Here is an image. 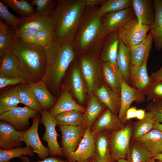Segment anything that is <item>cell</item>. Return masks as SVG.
Returning <instances> with one entry per match:
<instances>
[{"label":"cell","instance_id":"6da1fadb","mask_svg":"<svg viewBox=\"0 0 162 162\" xmlns=\"http://www.w3.org/2000/svg\"><path fill=\"white\" fill-rule=\"evenodd\" d=\"M96 7L86 8L72 43L76 52L98 56L107 34Z\"/></svg>","mask_w":162,"mask_h":162},{"label":"cell","instance_id":"7a4b0ae2","mask_svg":"<svg viewBox=\"0 0 162 162\" xmlns=\"http://www.w3.org/2000/svg\"><path fill=\"white\" fill-rule=\"evenodd\" d=\"M84 0H58L50 14L54 42H72L86 9Z\"/></svg>","mask_w":162,"mask_h":162},{"label":"cell","instance_id":"3957f363","mask_svg":"<svg viewBox=\"0 0 162 162\" xmlns=\"http://www.w3.org/2000/svg\"><path fill=\"white\" fill-rule=\"evenodd\" d=\"M44 48L47 55V63L42 80L52 94L59 91L61 82L74 60L76 52L72 42H54Z\"/></svg>","mask_w":162,"mask_h":162},{"label":"cell","instance_id":"277c9868","mask_svg":"<svg viewBox=\"0 0 162 162\" xmlns=\"http://www.w3.org/2000/svg\"><path fill=\"white\" fill-rule=\"evenodd\" d=\"M12 52L32 78L37 81L42 80L47 63L44 47L25 43L18 37Z\"/></svg>","mask_w":162,"mask_h":162},{"label":"cell","instance_id":"5b68a950","mask_svg":"<svg viewBox=\"0 0 162 162\" xmlns=\"http://www.w3.org/2000/svg\"><path fill=\"white\" fill-rule=\"evenodd\" d=\"M80 56L78 67L86 84L88 92L94 93L103 84L101 83L103 78L98 56L91 55Z\"/></svg>","mask_w":162,"mask_h":162},{"label":"cell","instance_id":"8992f818","mask_svg":"<svg viewBox=\"0 0 162 162\" xmlns=\"http://www.w3.org/2000/svg\"><path fill=\"white\" fill-rule=\"evenodd\" d=\"M129 121L122 129L110 132V151L115 162L118 159H126L129 152L133 131V122Z\"/></svg>","mask_w":162,"mask_h":162},{"label":"cell","instance_id":"52a82bcc","mask_svg":"<svg viewBox=\"0 0 162 162\" xmlns=\"http://www.w3.org/2000/svg\"><path fill=\"white\" fill-rule=\"evenodd\" d=\"M150 29V26L139 23L135 17L116 32L119 39L130 48L145 39Z\"/></svg>","mask_w":162,"mask_h":162},{"label":"cell","instance_id":"ba28073f","mask_svg":"<svg viewBox=\"0 0 162 162\" xmlns=\"http://www.w3.org/2000/svg\"><path fill=\"white\" fill-rule=\"evenodd\" d=\"M0 76L21 78L30 84L38 81L28 73L12 51L0 55Z\"/></svg>","mask_w":162,"mask_h":162},{"label":"cell","instance_id":"9c48e42d","mask_svg":"<svg viewBox=\"0 0 162 162\" xmlns=\"http://www.w3.org/2000/svg\"><path fill=\"white\" fill-rule=\"evenodd\" d=\"M40 113L41 116L40 122L45 128L42 139L47 143L49 155L51 157H64L62 148L57 141L58 135L55 129L57 125L55 117L51 115L48 111L44 109H43Z\"/></svg>","mask_w":162,"mask_h":162},{"label":"cell","instance_id":"30bf717a","mask_svg":"<svg viewBox=\"0 0 162 162\" xmlns=\"http://www.w3.org/2000/svg\"><path fill=\"white\" fill-rule=\"evenodd\" d=\"M58 125L62 134L61 144L63 154L67 158L71 153L77 148L86 128L83 125Z\"/></svg>","mask_w":162,"mask_h":162},{"label":"cell","instance_id":"8fae6325","mask_svg":"<svg viewBox=\"0 0 162 162\" xmlns=\"http://www.w3.org/2000/svg\"><path fill=\"white\" fill-rule=\"evenodd\" d=\"M40 119V115L33 118L32 124L31 127L22 131L20 140L25 142L26 146L31 147L39 158L43 160L48 157L49 153L48 147L43 144L38 136V128Z\"/></svg>","mask_w":162,"mask_h":162},{"label":"cell","instance_id":"7c38bea8","mask_svg":"<svg viewBox=\"0 0 162 162\" xmlns=\"http://www.w3.org/2000/svg\"><path fill=\"white\" fill-rule=\"evenodd\" d=\"M38 112L25 106L17 107L0 114V119L13 126L17 130H26L29 125V119L38 115Z\"/></svg>","mask_w":162,"mask_h":162},{"label":"cell","instance_id":"4fadbf2b","mask_svg":"<svg viewBox=\"0 0 162 162\" xmlns=\"http://www.w3.org/2000/svg\"><path fill=\"white\" fill-rule=\"evenodd\" d=\"M149 54L141 65L136 66L130 64L129 70L130 86L145 96L154 82L147 72V64Z\"/></svg>","mask_w":162,"mask_h":162},{"label":"cell","instance_id":"5bb4252c","mask_svg":"<svg viewBox=\"0 0 162 162\" xmlns=\"http://www.w3.org/2000/svg\"><path fill=\"white\" fill-rule=\"evenodd\" d=\"M135 17L132 7L119 11L108 13L102 17L101 22L106 32H116L122 26Z\"/></svg>","mask_w":162,"mask_h":162},{"label":"cell","instance_id":"9a60e30c","mask_svg":"<svg viewBox=\"0 0 162 162\" xmlns=\"http://www.w3.org/2000/svg\"><path fill=\"white\" fill-rule=\"evenodd\" d=\"M126 124L121 121L118 115L106 108L95 121L90 129L94 134L104 130L110 132L117 131L123 128Z\"/></svg>","mask_w":162,"mask_h":162},{"label":"cell","instance_id":"2e32d148","mask_svg":"<svg viewBox=\"0 0 162 162\" xmlns=\"http://www.w3.org/2000/svg\"><path fill=\"white\" fill-rule=\"evenodd\" d=\"M119 40L117 32L108 34L104 40L98 58L101 63L110 62L121 74L116 62Z\"/></svg>","mask_w":162,"mask_h":162},{"label":"cell","instance_id":"e0dca14e","mask_svg":"<svg viewBox=\"0 0 162 162\" xmlns=\"http://www.w3.org/2000/svg\"><path fill=\"white\" fill-rule=\"evenodd\" d=\"M94 153V134L90 128H86L83 137L77 148L67 158V160L73 162H84L93 158Z\"/></svg>","mask_w":162,"mask_h":162},{"label":"cell","instance_id":"ac0fdd59","mask_svg":"<svg viewBox=\"0 0 162 162\" xmlns=\"http://www.w3.org/2000/svg\"><path fill=\"white\" fill-rule=\"evenodd\" d=\"M120 96L121 104L118 116L121 121L125 124L126 113L131 104L134 101L142 103L145 100V97L132 88L122 77Z\"/></svg>","mask_w":162,"mask_h":162},{"label":"cell","instance_id":"d6986e66","mask_svg":"<svg viewBox=\"0 0 162 162\" xmlns=\"http://www.w3.org/2000/svg\"><path fill=\"white\" fill-rule=\"evenodd\" d=\"M22 131L16 130L9 123L1 120L0 148L9 150L21 147L22 143L20 140V137Z\"/></svg>","mask_w":162,"mask_h":162},{"label":"cell","instance_id":"ffe728a7","mask_svg":"<svg viewBox=\"0 0 162 162\" xmlns=\"http://www.w3.org/2000/svg\"><path fill=\"white\" fill-rule=\"evenodd\" d=\"M110 132L104 130L94 134V162H115L112 158L110 149Z\"/></svg>","mask_w":162,"mask_h":162},{"label":"cell","instance_id":"44dd1931","mask_svg":"<svg viewBox=\"0 0 162 162\" xmlns=\"http://www.w3.org/2000/svg\"><path fill=\"white\" fill-rule=\"evenodd\" d=\"M86 109L74 100L68 89L63 86L58 99L53 107L48 111L51 115L55 117L59 114L73 110H78L83 113Z\"/></svg>","mask_w":162,"mask_h":162},{"label":"cell","instance_id":"7402d4cb","mask_svg":"<svg viewBox=\"0 0 162 162\" xmlns=\"http://www.w3.org/2000/svg\"><path fill=\"white\" fill-rule=\"evenodd\" d=\"M20 24L17 28L26 29L36 33L44 29H54L50 15H40L35 13L28 16H20Z\"/></svg>","mask_w":162,"mask_h":162},{"label":"cell","instance_id":"603a6c76","mask_svg":"<svg viewBox=\"0 0 162 162\" xmlns=\"http://www.w3.org/2000/svg\"><path fill=\"white\" fill-rule=\"evenodd\" d=\"M136 17L140 24L150 26L154 22L155 10L153 1L132 0Z\"/></svg>","mask_w":162,"mask_h":162},{"label":"cell","instance_id":"cb8c5ba5","mask_svg":"<svg viewBox=\"0 0 162 162\" xmlns=\"http://www.w3.org/2000/svg\"><path fill=\"white\" fill-rule=\"evenodd\" d=\"M64 87L70 91L80 103L84 102L88 89L78 66L76 65L73 68L68 79L67 86Z\"/></svg>","mask_w":162,"mask_h":162},{"label":"cell","instance_id":"d4e9b609","mask_svg":"<svg viewBox=\"0 0 162 162\" xmlns=\"http://www.w3.org/2000/svg\"><path fill=\"white\" fill-rule=\"evenodd\" d=\"M94 94L106 108L118 116L121 104L119 95L114 92L106 83L103 84Z\"/></svg>","mask_w":162,"mask_h":162},{"label":"cell","instance_id":"484cf974","mask_svg":"<svg viewBox=\"0 0 162 162\" xmlns=\"http://www.w3.org/2000/svg\"><path fill=\"white\" fill-rule=\"evenodd\" d=\"M106 107L99 100L94 93H89L88 103L83 113V125L90 128Z\"/></svg>","mask_w":162,"mask_h":162},{"label":"cell","instance_id":"4316f807","mask_svg":"<svg viewBox=\"0 0 162 162\" xmlns=\"http://www.w3.org/2000/svg\"><path fill=\"white\" fill-rule=\"evenodd\" d=\"M155 17L153 24L150 26L149 33L154 42L156 49L162 50V0H153Z\"/></svg>","mask_w":162,"mask_h":162},{"label":"cell","instance_id":"83f0119b","mask_svg":"<svg viewBox=\"0 0 162 162\" xmlns=\"http://www.w3.org/2000/svg\"><path fill=\"white\" fill-rule=\"evenodd\" d=\"M38 101L43 109L50 110L56 103V100L42 80L29 84Z\"/></svg>","mask_w":162,"mask_h":162},{"label":"cell","instance_id":"f1b7e54d","mask_svg":"<svg viewBox=\"0 0 162 162\" xmlns=\"http://www.w3.org/2000/svg\"><path fill=\"white\" fill-rule=\"evenodd\" d=\"M136 140L153 155L162 153V131L153 128Z\"/></svg>","mask_w":162,"mask_h":162},{"label":"cell","instance_id":"f546056e","mask_svg":"<svg viewBox=\"0 0 162 162\" xmlns=\"http://www.w3.org/2000/svg\"><path fill=\"white\" fill-rule=\"evenodd\" d=\"M18 36L16 29L4 22L0 21V56L12 51Z\"/></svg>","mask_w":162,"mask_h":162},{"label":"cell","instance_id":"4dcf8cb0","mask_svg":"<svg viewBox=\"0 0 162 162\" xmlns=\"http://www.w3.org/2000/svg\"><path fill=\"white\" fill-rule=\"evenodd\" d=\"M153 42L152 38L149 33L143 40L130 48V64L136 66L141 65L147 55L149 54Z\"/></svg>","mask_w":162,"mask_h":162},{"label":"cell","instance_id":"1f68e13d","mask_svg":"<svg viewBox=\"0 0 162 162\" xmlns=\"http://www.w3.org/2000/svg\"><path fill=\"white\" fill-rule=\"evenodd\" d=\"M103 79L115 93L120 95L122 76L109 62L101 63Z\"/></svg>","mask_w":162,"mask_h":162},{"label":"cell","instance_id":"d6a6232c","mask_svg":"<svg viewBox=\"0 0 162 162\" xmlns=\"http://www.w3.org/2000/svg\"><path fill=\"white\" fill-rule=\"evenodd\" d=\"M22 104L40 113L43 109L37 99L29 84L21 83L15 86Z\"/></svg>","mask_w":162,"mask_h":162},{"label":"cell","instance_id":"836d02e7","mask_svg":"<svg viewBox=\"0 0 162 162\" xmlns=\"http://www.w3.org/2000/svg\"><path fill=\"white\" fill-rule=\"evenodd\" d=\"M116 62L122 77L129 85V74L131 63L130 49L120 40L118 44Z\"/></svg>","mask_w":162,"mask_h":162},{"label":"cell","instance_id":"e575fe53","mask_svg":"<svg viewBox=\"0 0 162 162\" xmlns=\"http://www.w3.org/2000/svg\"><path fill=\"white\" fill-rule=\"evenodd\" d=\"M21 103L15 86H10L1 92L0 114L18 107Z\"/></svg>","mask_w":162,"mask_h":162},{"label":"cell","instance_id":"d590c367","mask_svg":"<svg viewBox=\"0 0 162 162\" xmlns=\"http://www.w3.org/2000/svg\"><path fill=\"white\" fill-rule=\"evenodd\" d=\"M153 156L137 141L131 139L126 159L128 162H150Z\"/></svg>","mask_w":162,"mask_h":162},{"label":"cell","instance_id":"8d00e7d4","mask_svg":"<svg viewBox=\"0 0 162 162\" xmlns=\"http://www.w3.org/2000/svg\"><path fill=\"white\" fill-rule=\"evenodd\" d=\"M155 121L152 114L147 112L143 119L133 122L132 140H136L149 132L153 128V125Z\"/></svg>","mask_w":162,"mask_h":162},{"label":"cell","instance_id":"74e56055","mask_svg":"<svg viewBox=\"0 0 162 162\" xmlns=\"http://www.w3.org/2000/svg\"><path fill=\"white\" fill-rule=\"evenodd\" d=\"M83 113L77 110L65 112L55 117L57 125L78 126L83 125Z\"/></svg>","mask_w":162,"mask_h":162},{"label":"cell","instance_id":"f35d334b","mask_svg":"<svg viewBox=\"0 0 162 162\" xmlns=\"http://www.w3.org/2000/svg\"><path fill=\"white\" fill-rule=\"evenodd\" d=\"M132 7V0H107L98 8L97 11L102 16L105 14L116 12Z\"/></svg>","mask_w":162,"mask_h":162},{"label":"cell","instance_id":"ab89813d","mask_svg":"<svg viewBox=\"0 0 162 162\" xmlns=\"http://www.w3.org/2000/svg\"><path fill=\"white\" fill-rule=\"evenodd\" d=\"M1 1L19 14L20 16H28L35 14L32 6L27 1L1 0Z\"/></svg>","mask_w":162,"mask_h":162},{"label":"cell","instance_id":"60d3db41","mask_svg":"<svg viewBox=\"0 0 162 162\" xmlns=\"http://www.w3.org/2000/svg\"><path fill=\"white\" fill-rule=\"evenodd\" d=\"M34 152L32 148L26 146L24 148L19 147L14 149L4 150L0 149V162H10L11 159L19 158L22 155H27L32 157Z\"/></svg>","mask_w":162,"mask_h":162},{"label":"cell","instance_id":"b9f144b4","mask_svg":"<svg viewBox=\"0 0 162 162\" xmlns=\"http://www.w3.org/2000/svg\"><path fill=\"white\" fill-rule=\"evenodd\" d=\"M56 0H33L31 1L32 6H35V13L36 14L49 15L54 8Z\"/></svg>","mask_w":162,"mask_h":162},{"label":"cell","instance_id":"7bdbcfd3","mask_svg":"<svg viewBox=\"0 0 162 162\" xmlns=\"http://www.w3.org/2000/svg\"><path fill=\"white\" fill-rule=\"evenodd\" d=\"M54 29H46L37 32L35 44L45 47L54 42Z\"/></svg>","mask_w":162,"mask_h":162},{"label":"cell","instance_id":"ee69618b","mask_svg":"<svg viewBox=\"0 0 162 162\" xmlns=\"http://www.w3.org/2000/svg\"><path fill=\"white\" fill-rule=\"evenodd\" d=\"M8 7L0 1V16L1 19L8 24L16 29L20 22V18H18L10 13Z\"/></svg>","mask_w":162,"mask_h":162},{"label":"cell","instance_id":"f6af8a7d","mask_svg":"<svg viewBox=\"0 0 162 162\" xmlns=\"http://www.w3.org/2000/svg\"><path fill=\"white\" fill-rule=\"evenodd\" d=\"M146 96L148 102L162 100V81H154Z\"/></svg>","mask_w":162,"mask_h":162},{"label":"cell","instance_id":"bcb514c9","mask_svg":"<svg viewBox=\"0 0 162 162\" xmlns=\"http://www.w3.org/2000/svg\"><path fill=\"white\" fill-rule=\"evenodd\" d=\"M145 110L152 114L155 121L162 123V100L148 102Z\"/></svg>","mask_w":162,"mask_h":162},{"label":"cell","instance_id":"7dc6e473","mask_svg":"<svg viewBox=\"0 0 162 162\" xmlns=\"http://www.w3.org/2000/svg\"><path fill=\"white\" fill-rule=\"evenodd\" d=\"M16 32L18 37L24 42L30 44H35L36 32L26 29L18 28Z\"/></svg>","mask_w":162,"mask_h":162},{"label":"cell","instance_id":"c3c4849f","mask_svg":"<svg viewBox=\"0 0 162 162\" xmlns=\"http://www.w3.org/2000/svg\"><path fill=\"white\" fill-rule=\"evenodd\" d=\"M27 83L21 78H11L0 76V89H2L5 88L12 86H15L21 83Z\"/></svg>","mask_w":162,"mask_h":162},{"label":"cell","instance_id":"681fc988","mask_svg":"<svg viewBox=\"0 0 162 162\" xmlns=\"http://www.w3.org/2000/svg\"><path fill=\"white\" fill-rule=\"evenodd\" d=\"M19 158L21 160V162H73L68 161L67 160H64L56 156H50V157L46 158L42 160L35 162H32L30 161L28 157L26 156L25 155L21 156Z\"/></svg>","mask_w":162,"mask_h":162},{"label":"cell","instance_id":"f907efd6","mask_svg":"<svg viewBox=\"0 0 162 162\" xmlns=\"http://www.w3.org/2000/svg\"><path fill=\"white\" fill-rule=\"evenodd\" d=\"M137 110L136 106H132L128 110L124 120L125 124H127L131 119L136 118V113Z\"/></svg>","mask_w":162,"mask_h":162},{"label":"cell","instance_id":"816d5d0a","mask_svg":"<svg viewBox=\"0 0 162 162\" xmlns=\"http://www.w3.org/2000/svg\"><path fill=\"white\" fill-rule=\"evenodd\" d=\"M86 8L96 7L97 5H101L104 2L105 0H84Z\"/></svg>","mask_w":162,"mask_h":162},{"label":"cell","instance_id":"f5cc1de1","mask_svg":"<svg viewBox=\"0 0 162 162\" xmlns=\"http://www.w3.org/2000/svg\"><path fill=\"white\" fill-rule=\"evenodd\" d=\"M150 76L154 81H162V66L158 70L152 73Z\"/></svg>","mask_w":162,"mask_h":162},{"label":"cell","instance_id":"db71d44e","mask_svg":"<svg viewBox=\"0 0 162 162\" xmlns=\"http://www.w3.org/2000/svg\"><path fill=\"white\" fill-rule=\"evenodd\" d=\"M146 112L145 110L137 109L136 113V118L138 120L142 119L145 117Z\"/></svg>","mask_w":162,"mask_h":162},{"label":"cell","instance_id":"11a10c76","mask_svg":"<svg viewBox=\"0 0 162 162\" xmlns=\"http://www.w3.org/2000/svg\"><path fill=\"white\" fill-rule=\"evenodd\" d=\"M153 158L157 160V162H162V153L154 155L153 157Z\"/></svg>","mask_w":162,"mask_h":162},{"label":"cell","instance_id":"9f6ffc18","mask_svg":"<svg viewBox=\"0 0 162 162\" xmlns=\"http://www.w3.org/2000/svg\"><path fill=\"white\" fill-rule=\"evenodd\" d=\"M153 128L162 131V123L155 121L154 124Z\"/></svg>","mask_w":162,"mask_h":162},{"label":"cell","instance_id":"6f0895ef","mask_svg":"<svg viewBox=\"0 0 162 162\" xmlns=\"http://www.w3.org/2000/svg\"><path fill=\"white\" fill-rule=\"evenodd\" d=\"M117 162H128L126 159H120L117 160Z\"/></svg>","mask_w":162,"mask_h":162},{"label":"cell","instance_id":"680465c9","mask_svg":"<svg viewBox=\"0 0 162 162\" xmlns=\"http://www.w3.org/2000/svg\"><path fill=\"white\" fill-rule=\"evenodd\" d=\"M93 158H90L88 159L84 162H93Z\"/></svg>","mask_w":162,"mask_h":162},{"label":"cell","instance_id":"91938a15","mask_svg":"<svg viewBox=\"0 0 162 162\" xmlns=\"http://www.w3.org/2000/svg\"><path fill=\"white\" fill-rule=\"evenodd\" d=\"M155 160L153 158L151 160L150 162H156Z\"/></svg>","mask_w":162,"mask_h":162},{"label":"cell","instance_id":"94428289","mask_svg":"<svg viewBox=\"0 0 162 162\" xmlns=\"http://www.w3.org/2000/svg\"><path fill=\"white\" fill-rule=\"evenodd\" d=\"M93 162H94V160H93Z\"/></svg>","mask_w":162,"mask_h":162}]
</instances>
